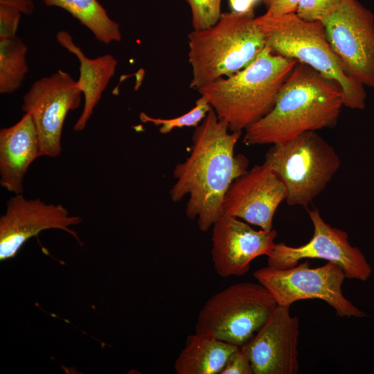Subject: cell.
I'll list each match as a JSON object with an SVG mask.
<instances>
[{
  "instance_id": "obj_1",
  "label": "cell",
  "mask_w": 374,
  "mask_h": 374,
  "mask_svg": "<svg viewBox=\"0 0 374 374\" xmlns=\"http://www.w3.org/2000/svg\"><path fill=\"white\" fill-rule=\"evenodd\" d=\"M241 131H231L211 109L195 127L190 155L173 170L175 183L170 190L173 202L186 195V215L197 220L205 232L223 215L224 195L232 182L248 170L249 160L235 154Z\"/></svg>"
},
{
  "instance_id": "obj_2",
  "label": "cell",
  "mask_w": 374,
  "mask_h": 374,
  "mask_svg": "<svg viewBox=\"0 0 374 374\" xmlns=\"http://www.w3.org/2000/svg\"><path fill=\"white\" fill-rule=\"evenodd\" d=\"M344 106L341 87L297 62L270 112L245 130L247 145L281 144L308 131L335 127Z\"/></svg>"
},
{
  "instance_id": "obj_3",
  "label": "cell",
  "mask_w": 374,
  "mask_h": 374,
  "mask_svg": "<svg viewBox=\"0 0 374 374\" xmlns=\"http://www.w3.org/2000/svg\"><path fill=\"white\" fill-rule=\"evenodd\" d=\"M297 62L265 46L244 69L197 91L231 131L242 132L270 112Z\"/></svg>"
},
{
  "instance_id": "obj_4",
  "label": "cell",
  "mask_w": 374,
  "mask_h": 374,
  "mask_svg": "<svg viewBox=\"0 0 374 374\" xmlns=\"http://www.w3.org/2000/svg\"><path fill=\"white\" fill-rule=\"evenodd\" d=\"M190 87L199 89L249 65L266 46L253 10L222 13L218 21L188 36Z\"/></svg>"
},
{
  "instance_id": "obj_5",
  "label": "cell",
  "mask_w": 374,
  "mask_h": 374,
  "mask_svg": "<svg viewBox=\"0 0 374 374\" xmlns=\"http://www.w3.org/2000/svg\"><path fill=\"white\" fill-rule=\"evenodd\" d=\"M267 46L273 53L308 65L322 75L337 82L344 106L363 109L366 93L364 85L342 69L326 37L321 21H309L296 12L280 17L265 13L255 17Z\"/></svg>"
},
{
  "instance_id": "obj_6",
  "label": "cell",
  "mask_w": 374,
  "mask_h": 374,
  "mask_svg": "<svg viewBox=\"0 0 374 374\" xmlns=\"http://www.w3.org/2000/svg\"><path fill=\"white\" fill-rule=\"evenodd\" d=\"M283 182L288 205L306 207L330 181L340 166L333 147L315 131L274 144L265 162Z\"/></svg>"
},
{
  "instance_id": "obj_7",
  "label": "cell",
  "mask_w": 374,
  "mask_h": 374,
  "mask_svg": "<svg viewBox=\"0 0 374 374\" xmlns=\"http://www.w3.org/2000/svg\"><path fill=\"white\" fill-rule=\"evenodd\" d=\"M277 306L260 283L241 282L213 294L199 311L195 332L241 347Z\"/></svg>"
},
{
  "instance_id": "obj_8",
  "label": "cell",
  "mask_w": 374,
  "mask_h": 374,
  "mask_svg": "<svg viewBox=\"0 0 374 374\" xmlns=\"http://www.w3.org/2000/svg\"><path fill=\"white\" fill-rule=\"evenodd\" d=\"M256 280L273 296L277 305L290 306L305 299H319L332 307L339 317L366 314L343 294L346 278L342 268L332 262L311 268L309 260L287 269L267 266L253 273Z\"/></svg>"
},
{
  "instance_id": "obj_9",
  "label": "cell",
  "mask_w": 374,
  "mask_h": 374,
  "mask_svg": "<svg viewBox=\"0 0 374 374\" xmlns=\"http://www.w3.org/2000/svg\"><path fill=\"white\" fill-rule=\"evenodd\" d=\"M344 71L374 89V15L357 0H344L321 21Z\"/></svg>"
},
{
  "instance_id": "obj_10",
  "label": "cell",
  "mask_w": 374,
  "mask_h": 374,
  "mask_svg": "<svg viewBox=\"0 0 374 374\" xmlns=\"http://www.w3.org/2000/svg\"><path fill=\"white\" fill-rule=\"evenodd\" d=\"M82 95L76 81L60 69L36 80L23 97L21 109L32 117L42 156L60 154L65 118L80 106Z\"/></svg>"
},
{
  "instance_id": "obj_11",
  "label": "cell",
  "mask_w": 374,
  "mask_h": 374,
  "mask_svg": "<svg viewBox=\"0 0 374 374\" xmlns=\"http://www.w3.org/2000/svg\"><path fill=\"white\" fill-rule=\"evenodd\" d=\"M314 232L307 243L291 247L280 242L276 244L267 256L268 266L276 269H287L306 258H321L339 265L346 278L366 280L371 274V268L361 251L353 247L346 231L333 227L322 218L319 210L308 211Z\"/></svg>"
},
{
  "instance_id": "obj_12",
  "label": "cell",
  "mask_w": 374,
  "mask_h": 374,
  "mask_svg": "<svg viewBox=\"0 0 374 374\" xmlns=\"http://www.w3.org/2000/svg\"><path fill=\"white\" fill-rule=\"evenodd\" d=\"M81 222L80 217L69 215L61 204L27 199L22 194H15L8 201L6 211L0 218V260L14 258L28 239L46 229L63 230L80 242L69 227Z\"/></svg>"
},
{
  "instance_id": "obj_13",
  "label": "cell",
  "mask_w": 374,
  "mask_h": 374,
  "mask_svg": "<svg viewBox=\"0 0 374 374\" xmlns=\"http://www.w3.org/2000/svg\"><path fill=\"white\" fill-rule=\"evenodd\" d=\"M299 320L290 306L278 305L253 337L240 348L253 374H296L299 363Z\"/></svg>"
},
{
  "instance_id": "obj_14",
  "label": "cell",
  "mask_w": 374,
  "mask_h": 374,
  "mask_svg": "<svg viewBox=\"0 0 374 374\" xmlns=\"http://www.w3.org/2000/svg\"><path fill=\"white\" fill-rule=\"evenodd\" d=\"M286 195L283 182L271 168L265 163L257 165L232 182L223 199V215L270 231Z\"/></svg>"
},
{
  "instance_id": "obj_15",
  "label": "cell",
  "mask_w": 374,
  "mask_h": 374,
  "mask_svg": "<svg viewBox=\"0 0 374 374\" xmlns=\"http://www.w3.org/2000/svg\"><path fill=\"white\" fill-rule=\"evenodd\" d=\"M212 227V260L222 278L245 274L253 259L268 256L276 244V230L257 231L237 217L223 215Z\"/></svg>"
},
{
  "instance_id": "obj_16",
  "label": "cell",
  "mask_w": 374,
  "mask_h": 374,
  "mask_svg": "<svg viewBox=\"0 0 374 374\" xmlns=\"http://www.w3.org/2000/svg\"><path fill=\"white\" fill-rule=\"evenodd\" d=\"M42 156L33 121L25 113L15 125L0 130V184L22 194L23 180L30 165Z\"/></svg>"
},
{
  "instance_id": "obj_17",
  "label": "cell",
  "mask_w": 374,
  "mask_h": 374,
  "mask_svg": "<svg viewBox=\"0 0 374 374\" xmlns=\"http://www.w3.org/2000/svg\"><path fill=\"white\" fill-rule=\"evenodd\" d=\"M56 39L63 48L74 54L80 62V76L76 82L84 96V103L82 114L75 123L73 130L80 132L85 128L103 92L114 75L117 60L111 54H105L93 59L87 57L82 49L73 42L67 31H59Z\"/></svg>"
},
{
  "instance_id": "obj_18",
  "label": "cell",
  "mask_w": 374,
  "mask_h": 374,
  "mask_svg": "<svg viewBox=\"0 0 374 374\" xmlns=\"http://www.w3.org/2000/svg\"><path fill=\"white\" fill-rule=\"evenodd\" d=\"M240 347L211 337L189 335L174 364L177 374H217Z\"/></svg>"
},
{
  "instance_id": "obj_19",
  "label": "cell",
  "mask_w": 374,
  "mask_h": 374,
  "mask_svg": "<svg viewBox=\"0 0 374 374\" xmlns=\"http://www.w3.org/2000/svg\"><path fill=\"white\" fill-rule=\"evenodd\" d=\"M48 6L64 9L76 18L94 35L96 39L108 44L120 42V25L112 19L98 0H43Z\"/></svg>"
},
{
  "instance_id": "obj_20",
  "label": "cell",
  "mask_w": 374,
  "mask_h": 374,
  "mask_svg": "<svg viewBox=\"0 0 374 374\" xmlns=\"http://www.w3.org/2000/svg\"><path fill=\"white\" fill-rule=\"evenodd\" d=\"M28 48L17 35L0 39V93L16 91L28 71L26 63Z\"/></svg>"
},
{
  "instance_id": "obj_21",
  "label": "cell",
  "mask_w": 374,
  "mask_h": 374,
  "mask_svg": "<svg viewBox=\"0 0 374 374\" xmlns=\"http://www.w3.org/2000/svg\"><path fill=\"white\" fill-rule=\"evenodd\" d=\"M211 109L212 108L206 98L200 96L196 100L195 106L183 115L171 118H161L152 117L144 112H141L139 118L143 123H150L155 126H159V132L166 134L175 128L196 127L204 119Z\"/></svg>"
},
{
  "instance_id": "obj_22",
  "label": "cell",
  "mask_w": 374,
  "mask_h": 374,
  "mask_svg": "<svg viewBox=\"0 0 374 374\" xmlns=\"http://www.w3.org/2000/svg\"><path fill=\"white\" fill-rule=\"evenodd\" d=\"M184 1L190 7L192 26L194 30H204L215 25L222 15V0Z\"/></svg>"
},
{
  "instance_id": "obj_23",
  "label": "cell",
  "mask_w": 374,
  "mask_h": 374,
  "mask_svg": "<svg viewBox=\"0 0 374 374\" xmlns=\"http://www.w3.org/2000/svg\"><path fill=\"white\" fill-rule=\"evenodd\" d=\"M344 0H299L296 13L309 21H321L332 13Z\"/></svg>"
},
{
  "instance_id": "obj_24",
  "label": "cell",
  "mask_w": 374,
  "mask_h": 374,
  "mask_svg": "<svg viewBox=\"0 0 374 374\" xmlns=\"http://www.w3.org/2000/svg\"><path fill=\"white\" fill-rule=\"evenodd\" d=\"M21 15L15 8L0 6V39L16 36Z\"/></svg>"
},
{
  "instance_id": "obj_25",
  "label": "cell",
  "mask_w": 374,
  "mask_h": 374,
  "mask_svg": "<svg viewBox=\"0 0 374 374\" xmlns=\"http://www.w3.org/2000/svg\"><path fill=\"white\" fill-rule=\"evenodd\" d=\"M220 374H253L250 361L240 347L231 354Z\"/></svg>"
},
{
  "instance_id": "obj_26",
  "label": "cell",
  "mask_w": 374,
  "mask_h": 374,
  "mask_svg": "<svg viewBox=\"0 0 374 374\" xmlns=\"http://www.w3.org/2000/svg\"><path fill=\"white\" fill-rule=\"evenodd\" d=\"M266 6V15L280 17L296 12L299 0H262Z\"/></svg>"
},
{
  "instance_id": "obj_27",
  "label": "cell",
  "mask_w": 374,
  "mask_h": 374,
  "mask_svg": "<svg viewBox=\"0 0 374 374\" xmlns=\"http://www.w3.org/2000/svg\"><path fill=\"white\" fill-rule=\"evenodd\" d=\"M0 6L15 8L24 15H30L34 10L32 0H0Z\"/></svg>"
},
{
  "instance_id": "obj_28",
  "label": "cell",
  "mask_w": 374,
  "mask_h": 374,
  "mask_svg": "<svg viewBox=\"0 0 374 374\" xmlns=\"http://www.w3.org/2000/svg\"><path fill=\"white\" fill-rule=\"evenodd\" d=\"M258 0H229L232 10L235 12H247L253 10Z\"/></svg>"
}]
</instances>
